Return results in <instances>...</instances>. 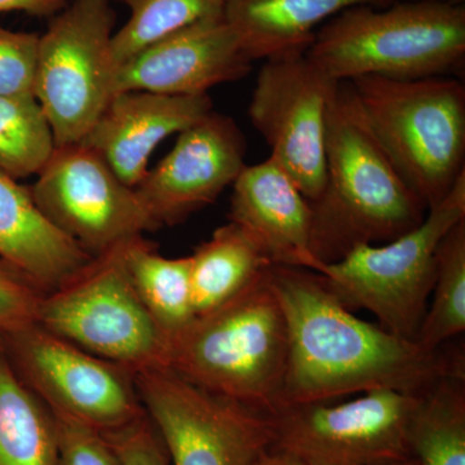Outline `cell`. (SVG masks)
<instances>
[{"label": "cell", "mask_w": 465, "mask_h": 465, "mask_svg": "<svg viewBox=\"0 0 465 465\" xmlns=\"http://www.w3.org/2000/svg\"><path fill=\"white\" fill-rule=\"evenodd\" d=\"M272 286L289 327V354L274 412L375 390L421 393L465 378L464 353L425 349L354 316L317 272L272 265Z\"/></svg>", "instance_id": "obj_1"}, {"label": "cell", "mask_w": 465, "mask_h": 465, "mask_svg": "<svg viewBox=\"0 0 465 465\" xmlns=\"http://www.w3.org/2000/svg\"><path fill=\"white\" fill-rule=\"evenodd\" d=\"M211 112L213 100L208 94L167 96L145 91L122 92L112 97L82 143L94 149L125 185L134 189L148 173L149 159L159 143Z\"/></svg>", "instance_id": "obj_16"}, {"label": "cell", "mask_w": 465, "mask_h": 465, "mask_svg": "<svg viewBox=\"0 0 465 465\" xmlns=\"http://www.w3.org/2000/svg\"><path fill=\"white\" fill-rule=\"evenodd\" d=\"M246 149L237 124L213 110L179 134L134 191L159 228L180 224L232 185L246 166Z\"/></svg>", "instance_id": "obj_14"}, {"label": "cell", "mask_w": 465, "mask_h": 465, "mask_svg": "<svg viewBox=\"0 0 465 465\" xmlns=\"http://www.w3.org/2000/svg\"><path fill=\"white\" fill-rule=\"evenodd\" d=\"M311 206L317 273L360 244L396 240L428 213L375 139L348 81L338 84L330 101L326 180Z\"/></svg>", "instance_id": "obj_2"}, {"label": "cell", "mask_w": 465, "mask_h": 465, "mask_svg": "<svg viewBox=\"0 0 465 465\" xmlns=\"http://www.w3.org/2000/svg\"><path fill=\"white\" fill-rule=\"evenodd\" d=\"M253 465H304L282 452L269 451Z\"/></svg>", "instance_id": "obj_32"}, {"label": "cell", "mask_w": 465, "mask_h": 465, "mask_svg": "<svg viewBox=\"0 0 465 465\" xmlns=\"http://www.w3.org/2000/svg\"><path fill=\"white\" fill-rule=\"evenodd\" d=\"M252 60L225 16L210 18L153 43L115 67L113 96L145 91L195 96L249 75Z\"/></svg>", "instance_id": "obj_15"}, {"label": "cell", "mask_w": 465, "mask_h": 465, "mask_svg": "<svg viewBox=\"0 0 465 465\" xmlns=\"http://www.w3.org/2000/svg\"><path fill=\"white\" fill-rule=\"evenodd\" d=\"M307 56L338 82L459 75L465 7L401 0L384 9L349 8L317 29Z\"/></svg>", "instance_id": "obj_4"}, {"label": "cell", "mask_w": 465, "mask_h": 465, "mask_svg": "<svg viewBox=\"0 0 465 465\" xmlns=\"http://www.w3.org/2000/svg\"><path fill=\"white\" fill-rule=\"evenodd\" d=\"M130 20L112 38L114 67L153 43L186 27L225 16L228 0H124Z\"/></svg>", "instance_id": "obj_25"}, {"label": "cell", "mask_w": 465, "mask_h": 465, "mask_svg": "<svg viewBox=\"0 0 465 465\" xmlns=\"http://www.w3.org/2000/svg\"><path fill=\"white\" fill-rule=\"evenodd\" d=\"M54 411L15 371L0 351V465H57Z\"/></svg>", "instance_id": "obj_21"}, {"label": "cell", "mask_w": 465, "mask_h": 465, "mask_svg": "<svg viewBox=\"0 0 465 465\" xmlns=\"http://www.w3.org/2000/svg\"><path fill=\"white\" fill-rule=\"evenodd\" d=\"M124 262L137 295L170 341L195 317L191 256L166 258L143 235L128 242Z\"/></svg>", "instance_id": "obj_22"}, {"label": "cell", "mask_w": 465, "mask_h": 465, "mask_svg": "<svg viewBox=\"0 0 465 465\" xmlns=\"http://www.w3.org/2000/svg\"><path fill=\"white\" fill-rule=\"evenodd\" d=\"M430 295L432 302L428 304L415 341L432 351L465 331V219L440 241Z\"/></svg>", "instance_id": "obj_24"}, {"label": "cell", "mask_w": 465, "mask_h": 465, "mask_svg": "<svg viewBox=\"0 0 465 465\" xmlns=\"http://www.w3.org/2000/svg\"><path fill=\"white\" fill-rule=\"evenodd\" d=\"M114 23L109 0H72L39 36L34 97L56 146L84 142L112 100Z\"/></svg>", "instance_id": "obj_8"}, {"label": "cell", "mask_w": 465, "mask_h": 465, "mask_svg": "<svg viewBox=\"0 0 465 465\" xmlns=\"http://www.w3.org/2000/svg\"><path fill=\"white\" fill-rule=\"evenodd\" d=\"M72 0H0V14L20 11L35 16H48L66 7Z\"/></svg>", "instance_id": "obj_31"}, {"label": "cell", "mask_w": 465, "mask_h": 465, "mask_svg": "<svg viewBox=\"0 0 465 465\" xmlns=\"http://www.w3.org/2000/svg\"><path fill=\"white\" fill-rule=\"evenodd\" d=\"M45 293L26 274L0 260V333L36 322Z\"/></svg>", "instance_id": "obj_29"}, {"label": "cell", "mask_w": 465, "mask_h": 465, "mask_svg": "<svg viewBox=\"0 0 465 465\" xmlns=\"http://www.w3.org/2000/svg\"><path fill=\"white\" fill-rule=\"evenodd\" d=\"M409 2L430 3V5H448V7H465V0H409Z\"/></svg>", "instance_id": "obj_33"}, {"label": "cell", "mask_w": 465, "mask_h": 465, "mask_svg": "<svg viewBox=\"0 0 465 465\" xmlns=\"http://www.w3.org/2000/svg\"><path fill=\"white\" fill-rule=\"evenodd\" d=\"M410 446L419 465H465V378L440 379L419 394Z\"/></svg>", "instance_id": "obj_23"}, {"label": "cell", "mask_w": 465, "mask_h": 465, "mask_svg": "<svg viewBox=\"0 0 465 465\" xmlns=\"http://www.w3.org/2000/svg\"><path fill=\"white\" fill-rule=\"evenodd\" d=\"M57 465H121L103 433L70 416L57 414Z\"/></svg>", "instance_id": "obj_28"}, {"label": "cell", "mask_w": 465, "mask_h": 465, "mask_svg": "<svg viewBox=\"0 0 465 465\" xmlns=\"http://www.w3.org/2000/svg\"><path fill=\"white\" fill-rule=\"evenodd\" d=\"M272 265L264 250L243 228L232 222L220 226L191 255L195 316L240 295Z\"/></svg>", "instance_id": "obj_20"}, {"label": "cell", "mask_w": 465, "mask_h": 465, "mask_svg": "<svg viewBox=\"0 0 465 465\" xmlns=\"http://www.w3.org/2000/svg\"><path fill=\"white\" fill-rule=\"evenodd\" d=\"M3 349V339H2V333H0V351Z\"/></svg>", "instance_id": "obj_35"}, {"label": "cell", "mask_w": 465, "mask_h": 465, "mask_svg": "<svg viewBox=\"0 0 465 465\" xmlns=\"http://www.w3.org/2000/svg\"><path fill=\"white\" fill-rule=\"evenodd\" d=\"M92 259L52 224L29 188L0 170V260L50 292L69 282Z\"/></svg>", "instance_id": "obj_18"}, {"label": "cell", "mask_w": 465, "mask_h": 465, "mask_svg": "<svg viewBox=\"0 0 465 465\" xmlns=\"http://www.w3.org/2000/svg\"><path fill=\"white\" fill-rule=\"evenodd\" d=\"M38 43V34L0 25V96L34 97Z\"/></svg>", "instance_id": "obj_27"}, {"label": "cell", "mask_w": 465, "mask_h": 465, "mask_svg": "<svg viewBox=\"0 0 465 465\" xmlns=\"http://www.w3.org/2000/svg\"><path fill=\"white\" fill-rule=\"evenodd\" d=\"M127 243L92 259L69 282L45 292L36 323L137 372L167 366L168 341L134 290L124 262Z\"/></svg>", "instance_id": "obj_7"}, {"label": "cell", "mask_w": 465, "mask_h": 465, "mask_svg": "<svg viewBox=\"0 0 465 465\" xmlns=\"http://www.w3.org/2000/svg\"><path fill=\"white\" fill-rule=\"evenodd\" d=\"M171 465H253L274 442L272 416L211 393L168 366L134 372Z\"/></svg>", "instance_id": "obj_9"}, {"label": "cell", "mask_w": 465, "mask_h": 465, "mask_svg": "<svg viewBox=\"0 0 465 465\" xmlns=\"http://www.w3.org/2000/svg\"><path fill=\"white\" fill-rule=\"evenodd\" d=\"M401 0H228L225 18L251 60L305 54L318 26L354 7L384 9Z\"/></svg>", "instance_id": "obj_19"}, {"label": "cell", "mask_w": 465, "mask_h": 465, "mask_svg": "<svg viewBox=\"0 0 465 465\" xmlns=\"http://www.w3.org/2000/svg\"><path fill=\"white\" fill-rule=\"evenodd\" d=\"M289 354V327L269 269L243 292L168 341L167 366L211 393L271 415Z\"/></svg>", "instance_id": "obj_3"}, {"label": "cell", "mask_w": 465, "mask_h": 465, "mask_svg": "<svg viewBox=\"0 0 465 465\" xmlns=\"http://www.w3.org/2000/svg\"><path fill=\"white\" fill-rule=\"evenodd\" d=\"M36 176V206L92 258L159 229L136 191L84 143L56 146Z\"/></svg>", "instance_id": "obj_12"}, {"label": "cell", "mask_w": 465, "mask_h": 465, "mask_svg": "<svg viewBox=\"0 0 465 465\" xmlns=\"http://www.w3.org/2000/svg\"><path fill=\"white\" fill-rule=\"evenodd\" d=\"M339 84L305 52L265 60L253 88L251 124L309 202L323 191L327 112Z\"/></svg>", "instance_id": "obj_13"}, {"label": "cell", "mask_w": 465, "mask_h": 465, "mask_svg": "<svg viewBox=\"0 0 465 465\" xmlns=\"http://www.w3.org/2000/svg\"><path fill=\"white\" fill-rule=\"evenodd\" d=\"M103 434L121 465H171L166 446L146 412L131 423Z\"/></svg>", "instance_id": "obj_30"}, {"label": "cell", "mask_w": 465, "mask_h": 465, "mask_svg": "<svg viewBox=\"0 0 465 465\" xmlns=\"http://www.w3.org/2000/svg\"><path fill=\"white\" fill-rule=\"evenodd\" d=\"M463 219L465 173L420 225L387 243L360 244L318 274L349 311L366 309L382 329L415 341L432 293L437 250Z\"/></svg>", "instance_id": "obj_6"}, {"label": "cell", "mask_w": 465, "mask_h": 465, "mask_svg": "<svg viewBox=\"0 0 465 465\" xmlns=\"http://www.w3.org/2000/svg\"><path fill=\"white\" fill-rule=\"evenodd\" d=\"M229 222L249 232L272 264L320 269L311 251V202L273 158L238 174Z\"/></svg>", "instance_id": "obj_17"}, {"label": "cell", "mask_w": 465, "mask_h": 465, "mask_svg": "<svg viewBox=\"0 0 465 465\" xmlns=\"http://www.w3.org/2000/svg\"><path fill=\"white\" fill-rule=\"evenodd\" d=\"M54 148L50 124L38 101L0 96V170L14 179L38 174Z\"/></svg>", "instance_id": "obj_26"}, {"label": "cell", "mask_w": 465, "mask_h": 465, "mask_svg": "<svg viewBox=\"0 0 465 465\" xmlns=\"http://www.w3.org/2000/svg\"><path fill=\"white\" fill-rule=\"evenodd\" d=\"M15 371L52 411L101 433L142 416L134 371L94 356L33 322L2 333Z\"/></svg>", "instance_id": "obj_11"}, {"label": "cell", "mask_w": 465, "mask_h": 465, "mask_svg": "<svg viewBox=\"0 0 465 465\" xmlns=\"http://www.w3.org/2000/svg\"><path fill=\"white\" fill-rule=\"evenodd\" d=\"M385 465H419V461L416 460L415 458H412V459H409V460L399 461V463H391V464H385Z\"/></svg>", "instance_id": "obj_34"}, {"label": "cell", "mask_w": 465, "mask_h": 465, "mask_svg": "<svg viewBox=\"0 0 465 465\" xmlns=\"http://www.w3.org/2000/svg\"><path fill=\"white\" fill-rule=\"evenodd\" d=\"M419 394L375 390L342 403L287 407L271 414L274 442L304 465H385L412 459L410 425Z\"/></svg>", "instance_id": "obj_10"}, {"label": "cell", "mask_w": 465, "mask_h": 465, "mask_svg": "<svg viewBox=\"0 0 465 465\" xmlns=\"http://www.w3.org/2000/svg\"><path fill=\"white\" fill-rule=\"evenodd\" d=\"M351 87L370 130L427 210L465 173V85L457 76H360Z\"/></svg>", "instance_id": "obj_5"}]
</instances>
